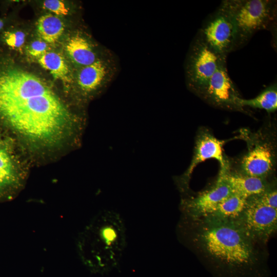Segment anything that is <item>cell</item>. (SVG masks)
<instances>
[{"mask_svg":"<svg viewBox=\"0 0 277 277\" xmlns=\"http://www.w3.org/2000/svg\"><path fill=\"white\" fill-rule=\"evenodd\" d=\"M197 34L219 54L227 56L235 50L234 27L227 12L220 5L206 18Z\"/></svg>","mask_w":277,"mask_h":277,"instance_id":"cell-9","label":"cell"},{"mask_svg":"<svg viewBox=\"0 0 277 277\" xmlns=\"http://www.w3.org/2000/svg\"><path fill=\"white\" fill-rule=\"evenodd\" d=\"M231 193L228 185L219 176L214 184L196 195L183 193L181 202L183 217L194 219L206 216Z\"/></svg>","mask_w":277,"mask_h":277,"instance_id":"cell-12","label":"cell"},{"mask_svg":"<svg viewBox=\"0 0 277 277\" xmlns=\"http://www.w3.org/2000/svg\"><path fill=\"white\" fill-rule=\"evenodd\" d=\"M118 64L111 52L91 65L80 68L76 75V84L80 93L89 97L105 89L114 79Z\"/></svg>","mask_w":277,"mask_h":277,"instance_id":"cell-10","label":"cell"},{"mask_svg":"<svg viewBox=\"0 0 277 277\" xmlns=\"http://www.w3.org/2000/svg\"><path fill=\"white\" fill-rule=\"evenodd\" d=\"M65 48L71 60L78 69L91 65L111 52L107 49L99 50L97 46L81 32L71 36Z\"/></svg>","mask_w":277,"mask_h":277,"instance_id":"cell-13","label":"cell"},{"mask_svg":"<svg viewBox=\"0 0 277 277\" xmlns=\"http://www.w3.org/2000/svg\"><path fill=\"white\" fill-rule=\"evenodd\" d=\"M233 220L253 242L263 246L276 230L277 209L264 206L249 197L242 212Z\"/></svg>","mask_w":277,"mask_h":277,"instance_id":"cell-7","label":"cell"},{"mask_svg":"<svg viewBox=\"0 0 277 277\" xmlns=\"http://www.w3.org/2000/svg\"><path fill=\"white\" fill-rule=\"evenodd\" d=\"M238 137L245 141L247 150L236 161L235 167L229 168L245 175L270 179L276 167L275 129L271 126L263 127L256 131L242 129Z\"/></svg>","mask_w":277,"mask_h":277,"instance_id":"cell-5","label":"cell"},{"mask_svg":"<svg viewBox=\"0 0 277 277\" xmlns=\"http://www.w3.org/2000/svg\"><path fill=\"white\" fill-rule=\"evenodd\" d=\"M244 107L264 109L267 112H273L277 109V85L274 83L266 88L256 97L250 99L241 100Z\"/></svg>","mask_w":277,"mask_h":277,"instance_id":"cell-18","label":"cell"},{"mask_svg":"<svg viewBox=\"0 0 277 277\" xmlns=\"http://www.w3.org/2000/svg\"><path fill=\"white\" fill-rule=\"evenodd\" d=\"M220 5L234 27L235 50L245 45L257 31L276 28V1L224 0Z\"/></svg>","mask_w":277,"mask_h":277,"instance_id":"cell-4","label":"cell"},{"mask_svg":"<svg viewBox=\"0 0 277 277\" xmlns=\"http://www.w3.org/2000/svg\"><path fill=\"white\" fill-rule=\"evenodd\" d=\"M38 62L55 79L69 84L72 82L73 79L70 75L69 67L60 54L54 52H46L39 57Z\"/></svg>","mask_w":277,"mask_h":277,"instance_id":"cell-16","label":"cell"},{"mask_svg":"<svg viewBox=\"0 0 277 277\" xmlns=\"http://www.w3.org/2000/svg\"><path fill=\"white\" fill-rule=\"evenodd\" d=\"M48 45L44 41H33L30 45L28 52L33 56L40 57L47 51Z\"/></svg>","mask_w":277,"mask_h":277,"instance_id":"cell-23","label":"cell"},{"mask_svg":"<svg viewBox=\"0 0 277 277\" xmlns=\"http://www.w3.org/2000/svg\"><path fill=\"white\" fill-rule=\"evenodd\" d=\"M219 177L226 183L232 193L245 199L261 193L271 184L268 179L240 173L229 167L220 171Z\"/></svg>","mask_w":277,"mask_h":277,"instance_id":"cell-14","label":"cell"},{"mask_svg":"<svg viewBox=\"0 0 277 277\" xmlns=\"http://www.w3.org/2000/svg\"><path fill=\"white\" fill-rule=\"evenodd\" d=\"M38 35L46 43L54 44L64 31L62 21L57 16L48 14L41 16L37 22Z\"/></svg>","mask_w":277,"mask_h":277,"instance_id":"cell-17","label":"cell"},{"mask_svg":"<svg viewBox=\"0 0 277 277\" xmlns=\"http://www.w3.org/2000/svg\"><path fill=\"white\" fill-rule=\"evenodd\" d=\"M226 142V140L217 138L206 127H202L198 129L190 164L185 172L175 179L176 185L182 193L188 191L191 174L200 163L206 160L213 159L220 164V171L228 168L230 161L224 155L223 150V146Z\"/></svg>","mask_w":277,"mask_h":277,"instance_id":"cell-8","label":"cell"},{"mask_svg":"<svg viewBox=\"0 0 277 277\" xmlns=\"http://www.w3.org/2000/svg\"><path fill=\"white\" fill-rule=\"evenodd\" d=\"M226 57L215 52L196 34L190 45L184 64L188 89L198 96L215 71L226 64Z\"/></svg>","mask_w":277,"mask_h":277,"instance_id":"cell-6","label":"cell"},{"mask_svg":"<svg viewBox=\"0 0 277 277\" xmlns=\"http://www.w3.org/2000/svg\"><path fill=\"white\" fill-rule=\"evenodd\" d=\"M250 197L264 206L277 209V190L274 183L261 193Z\"/></svg>","mask_w":277,"mask_h":277,"instance_id":"cell-20","label":"cell"},{"mask_svg":"<svg viewBox=\"0 0 277 277\" xmlns=\"http://www.w3.org/2000/svg\"><path fill=\"white\" fill-rule=\"evenodd\" d=\"M4 42L8 47L18 49L24 44L25 34L21 31H6L2 35Z\"/></svg>","mask_w":277,"mask_h":277,"instance_id":"cell-21","label":"cell"},{"mask_svg":"<svg viewBox=\"0 0 277 277\" xmlns=\"http://www.w3.org/2000/svg\"><path fill=\"white\" fill-rule=\"evenodd\" d=\"M5 22L4 21L0 18V31L3 29L4 27Z\"/></svg>","mask_w":277,"mask_h":277,"instance_id":"cell-24","label":"cell"},{"mask_svg":"<svg viewBox=\"0 0 277 277\" xmlns=\"http://www.w3.org/2000/svg\"><path fill=\"white\" fill-rule=\"evenodd\" d=\"M43 8L58 15H66L69 9L65 4L59 0H46L43 3Z\"/></svg>","mask_w":277,"mask_h":277,"instance_id":"cell-22","label":"cell"},{"mask_svg":"<svg viewBox=\"0 0 277 277\" xmlns=\"http://www.w3.org/2000/svg\"><path fill=\"white\" fill-rule=\"evenodd\" d=\"M19 181L9 147L0 133V199L8 197Z\"/></svg>","mask_w":277,"mask_h":277,"instance_id":"cell-15","label":"cell"},{"mask_svg":"<svg viewBox=\"0 0 277 277\" xmlns=\"http://www.w3.org/2000/svg\"><path fill=\"white\" fill-rule=\"evenodd\" d=\"M178 230L183 241L215 277H267L260 245L234 220L182 217Z\"/></svg>","mask_w":277,"mask_h":277,"instance_id":"cell-2","label":"cell"},{"mask_svg":"<svg viewBox=\"0 0 277 277\" xmlns=\"http://www.w3.org/2000/svg\"><path fill=\"white\" fill-rule=\"evenodd\" d=\"M126 246L123 219L110 210L97 214L81 232L77 241L82 261L91 271L99 273L117 267Z\"/></svg>","mask_w":277,"mask_h":277,"instance_id":"cell-3","label":"cell"},{"mask_svg":"<svg viewBox=\"0 0 277 277\" xmlns=\"http://www.w3.org/2000/svg\"><path fill=\"white\" fill-rule=\"evenodd\" d=\"M0 118L30 140L52 144L71 129L75 117L44 81L0 60Z\"/></svg>","mask_w":277,"mask_h":277,"instance_id":"cell-1","label":"cell"},{"mask_svg":"<svg viewBox=\"0 0 277 277\" xmlns=\"http://www.w3.org/2000/svg\"><path fill=\"white\" fill-rule=\"evenodd\" d=\"M198 96L214 107L248 113L241 105L242 97L228 75L226 64L215 71Z\"/></svg>","mask_w":277,"mask_h":277,"instance_id":"cell-11","label":"cell"},{"mask_svg":"<svg viewBox=\"0 0 277 277\" xmlns=\"http://www.w3.org/2000/svg\"><path fill=\"white\" fill-rule=\"evenodd\" d=\"M246 201V199L232 193L207 215L222 219H235L244 209Z\"/></svg>","mask_w":277,"mask_h":277,"instance_id":"cell-19","label":"cell"}]
</instances>
